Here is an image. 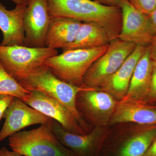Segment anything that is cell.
Returning a JSON list of instances; mask_svg holds the SVG:
<instances>
[{
  "label": "cell",
  "mask_w": 156,
  "mask_h": 156,
  "mask_svg": "<svg viewBox=\"0 0 156 156\" xmlns=\"http://www.w3.org/2000/svg\"><path fill=\"white\" fill-rule=\"evenodd\" d=\"M48 2L51 17H69L95 23L105 30L111 41L119 35L122 14L119 7L104 5L93 0H48Z\"/></svg>",
  "instance_id": "cell-1"
},
{
  "label": "cell",
  "mask_w": 156,
  "mask_h": 156,
  "mask_svg": "<svg viewBox=\"0 0 156 156\" xmlns=\"http://www.w3.org/2000/svg\"><path fill=\"white\" fill-rule=\"evenodd\" d=\"M19 83L29 91H39L62 104L74 116L85 131L89 133V126L78 111L76 101L80 92L89 89L62 80L46 66Z\"/></svg>",
  "instance_id": "cell-2"
},
{
  "label": "cell",
  "mask_w": 156,
  "mask_h": 156,
  "mask_svg": "<svg viewBox=\"0 0 156 156\" xmlns=\"http://www.w3.org/2000/svg\"><path fill=\"white\" fill-rule=\"evenodd\" d=\"M51 120L37 128L19 131L9 136L12 151L23 156H77L53 133Z\"/></svg>",
  "instance_id": "cell-3"
},
{
  "label": "cell",
  "mask_w": 156,
  "mask_h": 156,
  "mask_svg": "<svg viewBox=\"0 0 156 156\" xmlns=\"http://www.w3.org/2000/svg\"><path fill=\"white\" fill-rule=\"evenodd\" d=\"M108 45L92 49H72L48 58L45 65L58 79L80 86L87 71L105 53Z\"/></svg>",
  "instance_id": "cell-4"
},
{
  "label": "cell",
  "mask_w": 156,
  "mask_h": 156,
  "mask_svg": "<svg viewBox=\"0 0 156 156\" xmlns=\"http://www.w3.org/2000/svg\"><path fill=\"white\" fill-rule=\"evenodd\" d=\"M58 54L57 50L47 47L0 45V63L19 83L46 66L48 58Z\"/></svg>",
  "instance_id": "cell-5"
},
{
  "label": "cell",
  "mask_w": 156,
  "mask_h": 156,
  "mask_svg": "<svg viewBox=\"0 0 156 156\" xmlns=\"http://www.w3.org/2000/svg\"><path fill=\"white\" fill-rule=\"evenodd\" d=\"M136 45L119 39L112 40L105 53L92 64L83 78L81 87L97 89L119 69Z\"/></svg>",
  "instance_id": "cell-6"
},
{
  "label": "cell",
  "mask_w": 156,
  "mask_h": 156,
  "mask_svg": "<svg viewBox=\"0 0 156 156\" xmlns=\"http://www.w3.org/2000/svg\"><path fill=\"white\" fill-rule=\"evenodd\" d=\"M118 103L109 93L94 89L81 91L76 101L77 108L82 117L83 116L100 127L109 124Z\"/></svg>",
  "instance_id": "cell-7"
},
{
  "label": "cell",
  "mask_w": 156,
  "mask_h": 156,
  "mask_svg": "<svg viewBox=\"0 0 156 156\" xmlns=\"http://www.w3.org/2000/svg\"><path fill=\"white\" fill-rule=\"evenodd\" d=\"M122 28L118 38L136 45L150 44L154 35L147 16L143 14L129 0H122Z\"/></svg>",
  "instance_id": "cell-8"
},
{
  "label": "cell",
  "mask_w": 156,
  "mask_h": 156,
  "mask_svg": "<svg viewBox=\"0 0 156 156\" xmlns=\"http://www.w3.org/2000/svg\"><path fill=\"white\" fill-rule=\"evenodd\" d=\"M48 0H28L23 17L25 46L44 48L51 20Z\"/></svg>",
  "instance_id": "cell-9"
},
{
  "label": "cell",
  "mask_w": 156,
  "mask_h": 156,
  "mask_svg": "<svg viewBox=\"0 0 156 156\" xmlns=\"http://www.w3.org/2000/svg\"><path fill=\"white\" fill-rule=\"evenodd\" d=\"M22 101L31 107L58 122L67 131L80 135L87 134L67 108L44 93L35 90L30 91L27 97Z\"/></svg>",
  "instance_id": "cell-10"
},
{
  "label": "cell",
  "mask_w": 156,
  "mask_h": 156,
  "mask_svg": "<svg viewBox=\"0 0 156 156\" xmlns=\"http://www.w3.org/2000/svg\"><path fill=\"white\" fill-rule=\"evenodd\" d=\"M51 128L60 142L77 156H99L104 143L101 127L97 126L87 134L80 135L67 131L52 119Z\"/></svg>",
  "instance_id": "cell-11"
},
{
  "label": "cell",
  "mask_w": 156,
  "mask_h": 156,
  "mask_svg": "<svg viewBox=\"0 0 156 156\" xmlns=\"http://www.w3.org/2000/svg\"><path fill=\"white\" fill-rule=\"evenodd\" d=\"M4 118L5 122L0 131V141L28 126L48 124L52 119L16 97Z\"/></svg>",
  "instance_id": "cell-12"
},
{
  "label": "cell",
  "mask_w": 156,
  "mask_h": 156,
  "mask_svg": "<svg viewBox=\"0 0 156 156\" xmlns=\"http://www.w3.org/2000/svg\"><path fill=\"white\" fill-rule=\"evenodd\" d=\"M156 137V125L147 126L126 138L104 143L103 156H142ZM99 154V155H100Z\"/></svg>",
  "instance_id": "cell-13"
},
{
  "label": "cell",
  "mask_w": 156,
  "mask_h": 156,
  "mask_svg": "<svg viewBox=\"0 0 156 156\" xmlns=\"http://www.w3.org/2000/svg\"><path fill=\"white\" fill-rule=\"evenodd\" d=\"M146 47L136 45L133 52L123 64L97 89L109 93L115 99L122 100L126 96L136 64L144 53Z\"/></svg>",
  "instance_id": "cell-14"
},
{
  "label": "cell",
  "mask_w": 156,
  "mask_h": 156,
  "mask_svg": "<svg viewBox=\"0 0 156 156\" xmlns=\"http://www.w3.org/2000/svg\"><path fill=\"white\" fill-rule=\"evenodd\" d=\"M27 4L17 5L9 10L0 3V30L3 34L1 46H25L23 17Z\"/></svg>",
  "instance_id": "cell-15"
},
{
  "label": "cell",
  "mask_w": 156,
  "mask_h": 156,
  "mask_svg": "<svg viewBox=\"0 0 156 156\" xmlns=\"http://www.w3.org/2000/svg\"><path fill=\"white\" fill-rule=\"evenodd\" d=\"M153 67L147 47L136 64L127 94L121 101L146 103L150 91Z\"/></svg>",
  "instance_id": "cell-16"
},
{
  "label": "cell",
  "mask_w": 156,
  "mask_h": 156,
  "mask_svg": "<svg viewBox=\"0 0 156 156\" xmlns=\"http://www.w3.org/2000/svg\"><path fill=\"white\" fill-rule=\"evenodd\" d=\"M130 122L146 126L156 125V107L146 103L118 101L109 124Z\"/></svg>",
  "instance_id": "cell-17"
},
{
  "label": "cell",
  "mask_w": 156,
  "mask_h": 156,
  "mask_svg": "<svg viewBox=\"0 0 156 156\" xmlns=\"http://www.w3.org/2000/svg\"><path fill=\"white\" fill-rule=\"evenodd\" d=\"M82 22L65 17H51L45 47L63 50L74 41Z\"/></svg>",
  "instance_id": "cell-18"
},
{
  "label": "cell",
  "mask_w": 156,
  "mask_h": 156,
  "mask_svg": "<svg viewBox=\"0 0 156 156\" xmlns=\"http://www.w3.org/2000/svg\"><path fill=\"white\" fill-rule=\"evenodd\" d=\"M111 41L105 30L92 23H82L74 41L65 50L76 49H92L108 45Z\"/></svg>",
  "instance_id": "cell-19"
},
{
  "label": "cell",
  "mask_w": 156,
  "mask_h": 156,
  "mask_svg": "<svg viewBox=\"0 0 156 156\" xmlns=\"http://www.w3.org/2000/svg\"><path fill=\"white\" fill-rule=\"evenodd\" d=\"M29 93L30 91L7 72L0 63V95H10L23 100Z\"/></svg>",
  "instance_id": "cell-20"
},
{
  "label": "cell",
  "mask_w": 156,
  "mask_h": 156,
  "mask_svg": "<svg viewBox=\"0 0 156 156\" xmlns=\"http://www.w3.org/2000/svg\"><path fill=\"white\" fill-rule=\"evenodd\" d=\"M130 2L145 15H149L156 9V0H129Z\"/></svg>",
  "instance_id": "cell-21"
},
{
  "label": "cell",
  "mask_w": 156,
  "mask_h": 156,
  "mask_svg": "<svg viewBox=\"0 0 156 156\" xmlns=\"http://www.w3.org/2000/svg\"><path fill=\"white\" fill-rule=\"evenodd\" d=\"M15 97L10 95H0V122L4 118L6 111Z\"/></svg>",
  "instance_id": "cell-22"
},
{
  "label": "cell",
  "mask_w": 156,
  "mask_h": 156,
  "mask_svg": "<svg viewBox=\"0 0 156 156\" xmlns=\"http://www.w3.org/2000/svg\"><path fill=\"white\" fill-rule=\"evenodd\" d=\"M147 100L151 101H156V62H154L150 91Z\"/></svg>",
  "instance_id": "cell-23"
},
{
  "label": "cell",
  "mask_w": 156,
  "mask_h": 156,
  "mask_svg": "<svg viewBox=\"0 0 156 156\" xmlns=\"http://www.w3.org/2000/svg\"><path fill=\"white\" fill-rule=\"evenodd\" d=\"M93 1L104 5L120 8V4L122 0H93Z\"/></svg>",
  "instance_id": "cell-24"
},
{
  "label": "cell",
  "mask_w": 156,
  "mask_h": 156,
  "mask_svg": "<svg viewBox=\"0 0 156 156\" xmlns=\"http://www.w3.org/2000/svg\"><path fill=\"white\" fill-rule=\"evenodd\" d=\"M148 48L152 60L154 62H156V35L154 36Z\"/></svg>",
  "instance_id": "cell-25"
},
{
  "label": "cell",
  "mask_w": 156,
  "mask_h": 156,
  "mask_svg": "<svg viewBox=\"0 0 156 156\" xmlns=\"http://www.w3.org/2000/svg\"><path fill=\"white\" fill-rule=\"evenodd\" d=\"M147 16L151 28L154 35L155 36L156 35V9Z\"/></svg>",
  "instance_id": "cell-26"
},
{
  "label": "cell",
  "mask_w": 156,
  "mask_h": 156,
  "mask_svg": "<svg viewBox=\"0 0 156 156\" xmlns=\"http://www.w3.org/2000/svg\"><path fill=\"white\" fill-rule=\"evenodd\" d=\"M0 156H23L14 151H9L7 148L3 147L0 149Z\"/></svg>",
  "instance_id": "cell-27"
},
{
  "label": "cell",
  "mask_w": 156,
  "mask_h": 156,
  "mask_svg": "<svg viewBox=\"0 0 156 156\" xmlns=\"http://www.w3.org/2000/svg\"><path fill=\"white\" fill-rule=\"evenodd\" d=\"M142 156H156V137L146 152Z\"/></svg>",
  "instance_id": "cell-28"
},
{
  "label": "cell",
  "mask_w": 156,
  "mask_h": 156,
  "mask_svg": "<svg viewBox=\"0 0 156 156\" xmlns=\"http://www.w3.org/2000/svg\"><path fill=\"white\" fill-rule=\"evenodd\" d=\"M12 1L16 5H19V4H27L28 0H10Z\"/></svg>",
  "instance_id": "cell-29"
}]
</instances>
